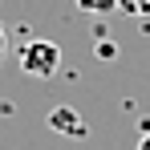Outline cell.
<instances>
[{
  "label": "cell",
  "mask_w": 150,
  "mask_h": 150,
  "mask_svg": "<svg viewBox=\"0 0 150 150\" xmlns=\"http://www.w3.org/2000/svg\"><path fill=\"white\" fill-rule=\"evenodd\" d=\"M98 57H101V61H114V57H118V45L105 41V37H98Z\"/></svg>",
  "instance_id": "obj_5"
},
{
  "label": "cell",
  "mask_w": 150,
  "mask_h": 150,
  "mask_svg": "<svg viewBox=\"0 0 150 150\" xmlns=\"http://www.w3.org/2000/svg\"><path fill=\"white\" fill-rule=\"evenodd\" d=\"M4 53H8V28H4V21H0V61H4Z\"/></svg>",
  "instance_id": "obj_6"
},
{
  "label": "cell",
  "mask_w": 150,
  "mask_h": 150,
  "mask_svg": "<svg viewBox=\"0 0 150 150\" xmlns=\"http://www.w3.org/2000/svg\"><path fill=\"white\" fill-rule=\"evenodd\" d=\"M138 150H150V134H142V142H138Z\"/></svg>",
  "instance_id": "obj_7"
},
{
  "label": "cell",
  "mask_w": 150,
  "mask_h": 150,
  "mask_svg": "<svg viewBox=\"0 0 150 150\" xmlns=\"http://www.w3.org/2000/svg\"><path fill=\"white\" fill-rule=\"evenodd\" d=\"M16 61H21V73L45 81V77H53L61 69V45L57 41H45V37H33V41H25L16 49Z\"/></svg>",
  "instance_id": "obj_1"
},
{
  "label": "cell",
  "mask_w": 150,
  "mask_h": 150,
  "mask_svg": "<svg viewBox=\"0 0 150 150\" xmlns=\"http://www.w3.org/2000/svg\"><path fill=\"white\" fill-rule=\"evenodd\" d=\"M45 122H49V130L65 134V138H85V118L77 114L73 105H53Z\"/></svg>",
  "instance_id": "obj_2"
},
{
  "label": "cell",
  "mask_w": 150,
  "mask_h": 150,
  "mask_svg": "<svg viewBox=\"0 0 150 150\" xmlns=\"http://www.w3.org/2000/svg\"><path fill=\"white\" fill-rule=\"evenodd\" d=\"M118 12H130V16H150V0H118Z\"/></svg>",
  "instance_id": "obj_4"
},
{
  "label": "cell",
  "mask_w": 150,
  "mask_h": 150,
  "mask_svg": "<svg viewBox=\"0 0 150 150\" xmlns=\"http://www.w3.org/2000/svg\"><path fill=\"white\" fill-rule=\"evenodd\" d=\"M81 12H89V16H110V12H118V0H73Z\"/></svg>",
  "instance_id": "obj_3"
}]
</instances>
